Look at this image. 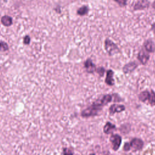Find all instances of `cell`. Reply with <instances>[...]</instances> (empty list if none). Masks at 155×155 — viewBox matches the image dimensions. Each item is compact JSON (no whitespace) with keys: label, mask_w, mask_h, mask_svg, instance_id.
Listing matches in <instances>:
<instances>
[{"label":"cell","mask_w":155,"mask_h":155,"mask_svg":"<svg viewBox=\"0 0 155 155\" xmlns=\"http://www.w3.org/2000/svg\"><path fill=\"white\" fill-rule=\"evenodd\" d=\"M102 107L99 105L95 101L90 105L88 107L82 110L81 115L82 117H89L91 116H94L98 114V113L102 110Z\"/></svg>","instance_id":"1"},{"label":"cell","mask_w":155,"mask_h":155,"mask_svg":"<svg viewBox=\"0 0 155 155\" xmlns=\"http://www.w3.org/2000/svg\"><path fill=\"white\" fill-rule=\"evenodd\" d=\"M104 47L106 51L110 56H113L119 52V49L117 46L108 38L105 40Z\"/></svg>","instance_id":"2"},{"label":"cell","mask_w":155,"mask_h":155,"mask_svg":"<svg viewBox=\"0 0 155 155\" xmlns=\"http://www.w3.org/2000/svg\"><path fill=\"white\" fill-rule=\"evenodd\" d=\"M150 6V2L149 0H138L133 5V9L134 11L143 10L148 9Z\"/></svg>","instance_id":"3"},{"label":"cell","mask_w":155,"mask_h":155,"mask_svg":"<svg viewBox=\"0 0 155 155\" xmlns=\"http://www.w3.org/2000/svg\"><path fill=\"white\" fill-rule=\"evenodd\" d=\"M110 140L112 143V148L114 151H117L121 144L122 138L120 136L117 134H112L110 137Z\"/></svg>","instance_id":"4"},{"label":"cell","mask_w":155,"mask_h":155,"mask_svg":"<svg viewBox=\"0 0 155 155\" xmlns=\"http://www.w3.org/2000/svg\"><path fill=\"white\" fill-rule=\"evenodd\" d=\"M130 148L133 151L140 150L143 146V142L142 139L139 138H134L130 142Z\"/></svg>","instance_id":"5"},{"label":"cell","mask_w":155,"mask_h":155,"mask_svg":"<svg viewBox=\"0 0 155 155\" xmlns=\"http://www.w3.org/2000/svg\"><path fill=\"white\" fill-rule=\"evenodd\" d=\"M149 58H150V55L148 53V51H147L145 50V48H142V50H140V51L137 54L138 60L143 65H145L147 64V62L149 60Z\"/></svg>","instance_id":"6"},{"label":"cell","mask_w":155,"mask_h":155,"mask_svg":"<svg viewBox=\"0 0 155 155\" xmlns=\"http://www.w3.org/2000/svg\"><path fill=\"white\" fill-rule=\"evenodd\" d=\"M84 66L86 70V71L88 73H93L94 71H96V67L90 58L87 59L84 62Z\"/></svg>","instance_id":"7"},{"label":"cell","mask_w":155,"mask_h":155,"mask_svg":"<svg viewBox=\"0 0 155 155\" xmlns=\"http://www.w3.org/2000/svg\"><path fill=\"white\" fill-rule=\"evenodd\" d=\"M112 100V96L111 94H107L102 96L100 98L97 99L95 101L98 104H99L102 107H104L105 105H107L109 102H110Z\"/></svg>","instance_id":"8"},{"label":"cell","mask_w":155,"mask_h":155,"mask_svg":"<svg viewBox=\"0 0 155 155\" xmlns=\"http://www.w3.org/2000/svg\"><path fill=\"white\" fill-rule=\"evenodd\" d=\"M125 110V107L124 105L120 104H113L109 108L110 114L113 115L116 113H120Z\"/></svg>","instance_id":"9"},{"label":"cell","mask_w":155,"mask_h":155,"mask_svg":"<svg viewBox=\"0 0 155 155\" xmlns=\"http://www.w3.org/2000/svg\"><path fill=\"white\" fill-rule=\"evenodd\" d=\"M137 67V64H136V62H130L125 64L122 70L124 73L128 74V73H130L132 72L133 71H134L136 68Z\"/></svg>","instance_id":"10"},{"label":"cell","mask_w":155,"mask_h":155,"mask_svg":"<svg viewBox=\"0 0 155 155\" xmlns=\"http://www.w3.org/2000/svg\"><path fill=\"white\" fill-rule=\"evenodd\" d=\"M143 47L145 50L149 53H153L155 51L154 43L151 39H147L144 42Z\"/></svg>","instance_id":"11"},{"label":"cell","mask_w":155,"mask_h":155,"mask_svg":"<svg viewBox=\"0 0 155 155\" xmlns=\"http://www.w3.org/2000/svg\"><path fill=\"white\" fill-rule=\"evenodd\" d=\"M113 74H114V72L113 70H107L105 82L108 85L111 86V85H114V81L113 79Z\"/></svg>","instance_id":"12"},{"label":"cell","mask_w":155,"mask_h":155,"mask_svg":"<svg viewBox=\"0 0 155 155\" xmlns=\"http://www.w3.org/2000/svg\"><path fill=\"white\" fill-rule=\"evenodd\" d=\"M116 126L114 124H111L110 122H107L105 124L103 130H104V133H105L107 134H109L112 133L114 131V130H116Z\"/></svg>","instance_id":"13"},{"label":"cell","mask_w":155,"mask_h":155,"mask_svg":"<svg viewBox=\"0 0 155 155\" xmlns=\"http://www.w3.org/2000/svg\"><path fill=\"white\" fill-rule=\"evenodd\" d=\"M1 22L2 24L5 27H10L13 24V19L8 15H4L1 17Z\"/></svg>","instance_id":"14"},{"label":"cell","mask_w":155,"mask_h":155,"mask_svg":"<svg viewBox=\"0 0 155 155\" xmlns=\"http://www.w3.org/2000/svg\"><path fill=\"white\" fill-rule=\"evenodd\" d=\"M89 7L87 5H82L77 10V14L79 16H84L88 14L89 12Z\"/></svg>","instance_id":"15"},{"label":"cell","mask_w":155,"mask_h":155,"mask_svg":"<svg viewBox=\"0 0 155 155\" xmlns=\"http://www.w3.org/2000/svg\"><path fill=\"white\" fill-rule=\"evenodd\" d=\"M149 96H150V92H148V91L147 90H145L141 92L139 94V99L142 102H144L145 101L148 100Z\"/></svg>","instance_id":"16"},{"label":"cell","mask_w":155,"mask_h":155,"mask_svg":"<svg viewBox=\"0 0 155 155\" xmlns=\"http://www.w3.org/2000/svg\"><path fill=\"white\" fill-rule=\"evenodd\" d=\"M8 49H9V47L8 44L4 41L0 40V51L5 52L8 51Z\"/></svg>","instance_id":"17"},{"label":"cell","mask_w":155,"mask_h":155,"mask_svg":"<svg viewBox=\"0 0 155 155\" xmlns=\"http://www.w3.org/2000/svg\"><path fill=\"white\" fill-rule=\"evenodd\" d=\"M149 103L151 106L155 105V93L153 90H151V92L150 93V96L148 98Z\"/></svg>","instance_id":"18"},{"label":"cell","mask_w":155,"mask_h":155,"mask_svg":"<svg viewBox=\"0 0 155 155\" xmlns=\"http://www.w3.org/2000/svg\"><path fill=\"white\" fill-rule=\"evenodd\" d=\"M120 7H125L127 5V0H113Z\"/></svg>","instance_id":"19"},{"label":"cell","mask_w":155,"mask_h":155,"mask_svg":"<svg viewBox=\"0 0 155 155\" xmlns=\"http://www.w3.org/2000/svg\"><path fill=\"white\" fill-rule=\"evenodd\" d=\"M96 71L97 72V73L100 76H103L104 74V72H105V69L104 67H98L96 68Z\"/></svg>","instance_id":"20"},{"label":"cell","mask_w":155,"mask_h":155,"mask_svg":"<svg viewBox=\"0 0 155 155\" xmlns=\"http://www.w3.org/2000/svg\"><path fill=\"white\" fill-rule=\"evenodd\" d=\"M31 41V38L30 36L28 35H25L24 38H23V43L25 45H28L30 43Z\"/></svg>","instance_id":"21"},{"label":"cell","mask_w":155,"mask_h":155,"mask_svg":"<svg viewBox=\"0 0 155 155\" xmlns=\"http://www.w3.org/2000/svg\"><path fill=\"white\" fill-rule=\"evenodd\" d=\"M62 154H73V151L72 150H71L69 148H64L63 149V151H62Z\"/></svg>","instance_id":"22"},{"label":"cell","mask_w":155,"mask_h":155,"mask_svg":"<svg viewBox=\"0 0 155 155\" xmlns=\"http://www.w3.org/2000/svg\"><path fill=\"white\" fill-rule=\"evenodd\" d=\"M124 150L125 151H129L131 148H130V143H125L124 146V148H123Z\"/></svg>","instance_id":"23"},{"label":"cell","mask_w":155,"mask_h":155,"mask_svg":"<svg viewBox=\"0 0 155 155\" xmlns=\"http://www.w3.org/2000/svg\"><path fill=\"white\" fill-rule=\"evenodd\" d=\"M151 30L153 31V33H154V34L155 35V22H154L153 24H151Z\"/></svg>","instance_id":"24"},{"label":"cell","mask_w":155,"mask_h":155,"mask_svg":"<svg viewBox=\"0 0 155 155\" xmlns=\"http://www.w3.org/2000/svg\"><path fill=\"white\" fill-rule=\"evenodd\" d=\"M151 7L155 10V0H154L151 3Z\"/></svg>","instance_id":"25"}]
</instances>
